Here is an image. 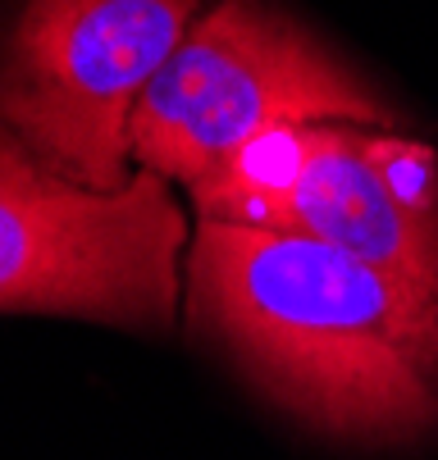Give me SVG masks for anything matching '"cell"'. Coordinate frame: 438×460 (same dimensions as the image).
I'll use <instances>...</instances> for the list:
<instances>
[{
    "label": "cell",
    "instance_id": "cell-6",
    "mask_svg": "<svg viewBox=\"0 0 438 460\" xmlns=\"http://www.w3.org/2000/svg\"><path fill=\"white\" fill-rule=\"evenodd\" d=\"M370 155L389 178L393 196L425 224L438 233V155L411 137H398L393 128H370L365 133Z\"/></svg>",
    "mask_w": 438,
    "mask_h": 460
},
{
    "label": "cell",
    "instance_id": "cell-4",
    "mask_svg": "<svg viewBox=\"0 0 438 460\" xmlns=\"http://www.w3.org/2000/svg\"><path fill=\"white\" fill-rule=\"evenodd\" d=\"M183 237L169 178L138 169L129 187L92 191L0 128V310L165 328L178 310Z\"/></svg>",
    "mask_w": 438,
    "mask_h": 460
},
{
    "label": "cell",
    "instance_id": "cell-2",
    "mask_svg": "<svg viewBox=\"0 0 438 460\" xmlns=\"http://www.w3.org/2000/svg\"><path fill=\"white\" fill-rule=\"evenodd\" d=\"M274 123L393 128V110L265 0H210L133 114V160L197 187Z\"/></svg>",
    "mask_w": 438,
    "mask_h": 460
},
{
    "label": "cell",
    "instance_id": "cell-1",
    "mask_svg": "<svg viewBox=\"0 0 438 460\" xmlns=\"http://www.w3.org/2000/svg\"><path fill=\"white\" fill-rule=\"evenodd\" d=\"M187 301L306 424L361 442L438 429V296L420 283L306 233L201 219Z\"/></svg>",
    "mask_w": 438,
    "mask_h": 460
},
{
    "label": "cell",
    "instance_id": "cell-3",
    "mask_svg": "<svg viewBox=\"0 0 438 460\" xmlns=\"http://www.w3.org/2000/svg\"><path fill=\"white\" fill-rule=\"evenodd\" d=\"M210 0H28L0 55V128L59 178L129 187L133 114Z\"/></svg>",
    "mask_w": 438,
    "mask_h": 460
},
{
    "label": "cell",
    "instance_id": "cell-5",
    "mask_svg": "<svg viewBox=\"0 0 438 460\" xmlns=\"http://www.w3.org/2000/svg\"><path fill=\"white\" fill-rule=\"evenodd\" d=\"M365 133L370 128L356 123H325L320 151L297 178V187L274 201L237 210L224 224L320 237L438 296V233L425 228L393 196L389 178L370 155Z\"/></svg>",
    "mask_w": 438,
    "mask_h": 460
}]
</instances>
